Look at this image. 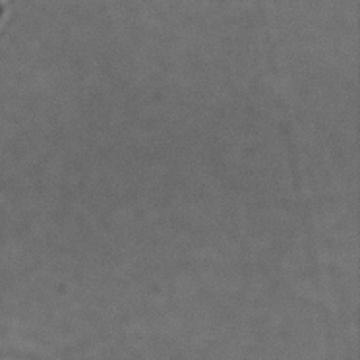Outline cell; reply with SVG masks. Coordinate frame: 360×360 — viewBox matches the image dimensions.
Segmentation results:
<instances>
[{"label":"cell","instance_id":"obj_1","mask_svg":"<svg viewBox=\"0 0 360 360\" xmlns=\"http://www.w3.org/2000/svg\"><path fill=\"white\" fill-rule=\"evenodd\" d=\"M6 4H8V0H0V18L4 14V8H6Z\"/></svg>","mask_w":360,"mask_h":360}]
</instances>
